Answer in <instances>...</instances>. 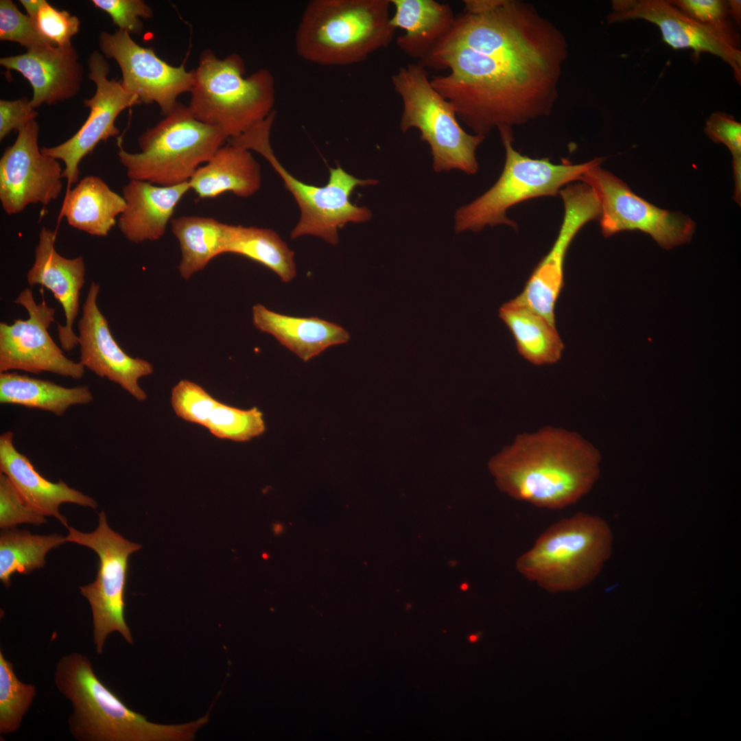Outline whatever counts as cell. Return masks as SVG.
Returning <instances> with one entry per match:
<instances>
[{
  "mask_svg": "<svg viewBox=\"0 0 741 741\" xmlns=\"http://www.w3.org/2000/svg\"><path fill=\"white\" fill-rule=\"evenodd\" d=\"M14 303L27 311L25 320L0 323V373L20 370L39 374L49 372L80 379L84 367L67 357L48 331L54 322L55 309L45 301L37 303L32 290H23Z\"/></svg>",
  "mask_w": 741,
  "mask_h": 741,
  "instance_id": "obj_13",
  "label": "cell"
},
{
  "mask_svg": "<svg viewBox=\"0 0 741 741\" xmlns=\"http://www.w3.org/2000/svg\"><path fill=\"white\" fill-rule=\"evenodd\" d=\"M88 65L89 78L96 86L94 95L84 100V106L90 108L89 117L70 139L60 145L41 148L43 154L64 162L63 178L68 187L79 180L81 161L100 141L119 134L115 123L121 112L141 104L136 95L124 89L121 80L108 79L109 65L101 53L93 51Z\"/></svg>",
  "mask_w": 741,
  "mask_h": 741,
  "instance_id": "obj_16",
  "label": "cell"
},
{
  "mask_svg": "<svg viewBox=\"0 0 741 741\" xmlns=\"http://www.w3.org/2000/svg\"><path fill=\"white\" fill-rule=\"evenodd\" d=\"M729 14H731L738 23L741 19V1L740 0H730L727 1Z\"/></svg>",
  "mask_w": 741,
  "mask_h": 741,
  "instance_id": "obj_44",
  "label": "cell"
},
{
  "mask_svg": "<svg viewBox=\"0 0 741 741\" xmlns=\"http://www.w3.org/2000/svg\"><path fill=\"white\" fill-rule=\"evenodd\" d=\"M613 536L602 518L585 513L548 528L516 561L517 572L550 591H573L591 583L613 551Z\"/></svg>",
  "mask_w": 741,
  "mask_h": 741,
  "instance_id": "obj_5",
  "label": "cell"
},
{
  "mask_svg": "<svg viewBox=\"0 0 741 741\" xmlns=\"http://www.w3.org/2000/svg\"><path fill=\"white\" fill-rule=\"evenodd\" d=\"M228 140L220 128L199 121L189 106L178 103L140 135V152L120 147L117 155L130 180L172 186L189 182Z\"/></svg>",
  "mask_w": 741,
  "mask_h": 741,
  "instance_id": "obj_8",
  "label": "cell"
},
{
  "mask_svg": "<svg viewBox=\"0 0 741 741\" xmlns=\"http://www.w3.org/2000/svg\"><path fill=\"white\" fill-rule=\"evenodd\" d=\"M100 285L93 281L82 306L78 322L80 362L97 376L117 384L137 400L147 395L139 380L153 373L148 361L125 353L113 338L108 320L97 305Z\"/></svg>",
  "mask_w": 741,
  "mask_h": 741,
  "instance_id": "obj_19",
  "label": "cell"
},
{
  "mask_svg": "<svg viewBox=\"0 0 741 741\" xmlns=\"http://www.w3.org/2000/svg\"><path fill=\"white\" fill-rule=\"evenodd\" d=\"M45 517L30 508L9 478L0 473V528L2 530L14 528L21 524L39 526L47 522Z\"/></svg>",
  "mask_w": 741,
  "mask_h": 741,
  "instance_id": "obj_39",
  "label": "cell"
},
{
  "mask_svg": "<svg viewBox=\"0 0 741 741\" xmlns=\"http://www.w3.org/2000/svg\"><path fill=\"white\" fill-rule=\"evenodd\" d=\"M0 40L18 43L27 49L54 46L40 34L35 22L11 0L0 1Z\"/></svg>",
  "mask_w": 741,
  "mask_h": 741,
  "instance_id": "obj_36",
  "label": "cell"
},
{
  "mask_svg": "<svg viewBox=\"0 0 741 741\" xmlns=\"http://www.w3.org/2000/svg\"><path fill=\"white\" fill-rule=\"evenodd\" d=\"M391 81L403 103L400 130L420 131L421 139L430 148L434 170L475 174V152L485 136L464 130L451 104L432 86L425 67L419 62L408 64L393 74Z\"/></svg>",
  "mask_w": 741,
  "mask_h": 741,
  "instance_id": "obj_10",
  "label": "cell"
},
{
  "mask_svg": "<svg viewBox=\"0 0 741 741\" xmlns=\"http://www.w3.org/2000/svg\"><path fill=\"white\" fill-rule=\"evenodd\" d=\"M224 253L252 259L271 270L285 283L296 275L294 252L270 228L227 224Z\"/></svg>",
  "mask_w": 741,
  "mask_h": 741,
  "instance_id": "obj_31",
  "label": "cell"
},
{
  "mask_svg": "<svg viewBox=\"0 0 741 741\" xmlns=\"http://www.w3.org/2000/svg\"><path fill=\"white\" fill-rule=\"evenodd\" d=\"M39 126L33 120L18 131L14 143L0 159V201L4 211L14 215L29 204L47 205L62 188L63 170L58 160L39 149Z\"/></svg>",
  "mask_w": 741,
  "mask_h": 741,
  "instance_id": "obj_17",
  "label": "cell"
},
{
  "mask_svg": "<svg viewBox=\"0 0 741 741\" xmlns=\"http://www.w3.org/2000/svg\"><path fill=\"white\" fill-rule=\"evenodd\" d=\"M36 695V686L21 681L0 651V733L16 731Z\"/></svg>",
  "mask_w": 741,
  "mask_h": 741,
  "instance_id": "obj_33",
  "label": "cell"
},
{
  "mask_svg": "<svg viewBox=\"0 0 741 741\" xmlns=\"http://www.w3.org/2000/svg\"><path fill=\"white\" fill-rule=\"evenodd\" d=\"M580 180L596 193L601 209L602 233L609 237L622 231L648 234L661 247L669 249L689 242L694 222L682 213L660 209L633 193L619 178L600 167L587 170Z\"/></svg>",
  "mask_w": 741,
  "mask_h": 741,
  "instance_id": "obj_12",
  "label": "cell"
},
{
  "mask_svg": "<svg viewBox=\"0 0 741 741\" xmlns=\"http://www.w3.org/2000/svg\"><path fill=\"white\" fill-rule=\"evenodd\" d=\"M242 57L217 58L209 49L200 54L191 89L189 108L199 121L220 128L228 139L240 136L274 112L272 74L261 69L244 78Z\"/></svg>",
  "mask_w": 741,
  "mask_h": 741,
  "instance_id": "obj_6",
  "label": "cell"
},
{
  "mask_svg": "<svg viewBox=\"0 0 741 741\" xmlns=\"http://www.w3.org/2000/svg\"><path fill=\"white\" fill-rule=\"evenodd\" d=\"M93 400L87 386L67 388L54 381L19 374L0 373V403L15 404L62 416L69 408Z\"/></svg>",
  "mask_w": 741,
  "mask_h": 741,
  "instance_id": "obj_29",
  "label": "cell"
},
{
  "mask_svg": "<svg viewBox=\"0 0 741 741\" xmlns=\"http://www.w3.org/2000/svg\"><path fill=\"white\" fill-rule=\"evenodd\" d=\"M56 238V232L46 227L40 229L27 281L30 286L40 285L50 290L62 305L65 324H58V337L63 350L71 351L78 345L73 325L79 311L86 266L81 256L69 259L60 255L55 248Z\"/></svg>",
  "mask_w": 741,
  "mask_h": 741,
  "instance_id": "obj_20",
  "label": "cell"
},
{
  "mask_svg": "<svg viewBox=\"0 0 741 741\" xmlns=\"http://www.w3.org/2000/svg\"><path fill=\"white\" fill-rule=\"evenodd\" d=\"M390 0H312L295 34V48L304 60L325 66L359 63L388 47L396 28Z\"/></svg>",
  "mask_w": 741,
  "mask_h": 741,
  "instance_id": "obj_4",
  "label": "cell"
},
{
  "mask_svg": "<svg viewBox=\"0 0 741 741\" xmlns=\"http://www.w3.org/2000/svg\"><path fill=\"white\" fill-rule=\"evenodd\" d=\"M600 460L598 450L578 433L548 426L517 434L488 466L501 491L554 510L589 492L599 478Z\"/></svg>",
  "mask_w": 741,
  "mask_h": 741,
  "instance_id": "obj_2",
  "label": "cell"
},
{
  "mask_svg": "<svg viewBox=\"0 0 741 741\" xmlns=\"http://www.w3.org/2000/svg\"><path fill=\"white\" fill-rule=\"evenodd\" d=\"M126 208L122 196L99 177L87 176L69 189L60 216L72 227L94 236H106Z\"/></svg>",
  "mask_w": 741,
  "mask_h": 741,
  "instance_id": "obj_27",
  "label": "cell"
},
{
  "mask_svg": "<svg viewBox=\"0 0 741 741\" xmlns=\"http://www.w3.org/2000/svg\"><path fill=\"white\" fill-rule=\"evenodd\" d=\"M477 639L478 637L476 635H473L469 637V640L472 642H475Z\"/></svg>",
  "mask_w": 741,
  "mask_h": 741,
  "instance_id": "obj_45",
  "label": "cell"
},
{
  "mask_svg": "<svg viewBox=\"0 0 741 741\" xmlns=\"http://www.w3.org/2000/svg\"><path fill=\"white\" fill-rule=\"evenodd\" d=\"M57 690L72 704L69 731L79 741H187L209 721V714L180 725L148 721L130 709L95 674L89 658L71 652L58 661Z\"/></svg>",
  "mask_w": 741,
  "mask_h": 741,
  "instance_id": "obj_3",
  "label": "cell"
},
{
  "mask_svg": "<svg viewBox=\"0 0 741 741\" xmlns=\"http://www.w3.org/2000/svg\"><path fill=\"white\" fill-rule=\"evenodd\" d=\"M93 5L108 13L119 30L139 35L143 30L140 18L150 19L152 8L143 0H93Z\"/></svg>",
  "mask_w": 741,
  "mask_h": 741,
  "instance_id": "obj_40",
  "label": "cell"
},
{
  "mask_svg": "<svg viewBox=\"0 0 741 741\" xmlns=\"http://www.w3.org/2000/svg\"><path fill=\"white\" fill-rule=\"evenodd\" d=\"M610 23L642 19L655 24L663 40L674 49H691L696 58L702 53L718 56L741 82V51L738 34L729 23H701L671 4L669 0H614Z\"/></svg>",
  "mask_w": 741,
  "mask_h": 741,
  "instance_id": "obj_14",
  "label": "cell"
},
{
  "mask_svg": "<svg viewBox=\"0 0 741 741\" xmlns=\"http://www.w3.org/2000/svg\"><path fill=\"white\" fill-rule=\"evenodd\" d=\"M67 542L59 534H33L27 530L4 529L0 534V580L5 587L15 573L27 574L43 567L45 556Z\"/></svg>",
  "mask_w": 741,
  "mask_h": 741,
  "instance_id": "obj_32",
  "label": "cell"
},
{
  "mask_svg": "<svg viewBox=\"0 0 741 741\" xmlns=\"http://www.w3.org/2000/svg\"><path fill=\"white\" fill-rule=\"evenodd\" d=\"M221 439L246 442L266 430L263 413L256 407L242 410L217 402L205 427Z\"/></svg>",
  "mask_w": 741,
  "mask_h": 741,
  "instance_id": "obj_34",
  "label": "cell"
},
{
  "mask_svg": "<svg viewBox=\"0 0 741 741\" xmlns=\"http://www.w3.org/2000/svg\"><path fill=\"white\" fill-rule=\"evenodd\" d=\"M37 116V112L27 97L0 100V140L12 131H19Z\"/></svg>",
  "mask_w": 741,
  "mask_h": 741,
  "instance_id": "obj_42",
  "label": "cell"
},
{
  "mask_svg": "<svg viewBox=\"0 0 741 741\" xmlns=\"http://www.w3.org/2000/svg\"><path fill=\"white\" fill-rule=\"evenodd\" d=\"M67 541L92 549L99 559L95 580L80 587L88 600L93 615V643L98 655L103 654L108 637L119 633L129 644L133 639L125 620V589L130 555L141 548L114 531L104 511L99 513L97 528L82 532L69 526Z\"/></svg>",
  "mask_w": 741,
  "mask_h": 741,
  "instance_id": "obj_11",
  "label": "cell"
},
{
  "mask_svg": "<svg viewBox=\"0 0 741 741\" xmlns=\"http://www.w3.org/2000/svg\"><path fill=\"white\" fill-rule=\"evenodd\" d=\"M449 34L419 62L475 134L550 113L567 58L561 32L528 3L465 0Z\"/></svg>",
  "mask_w": 741,
  "mask_h": 741,
  "instance_id": "obj_1",
  "label": "cell"
},
{
  "mask_svg": "<svg viewBox=\"0 0 741 741\" xmlns=\"http://www.w3.org/2000/svg\"><path fill=\"white\" fill-rule=\"evenodd\" d=\"M499 316L511 331L519 353L534 365L560 360L564 344L554 325L515 298L499 309Z\"/></svg>",
  "mask_w": 741,
  "mask_h": 741,
  "instance_id": "obj_28",
  "label": "cell"
},
{
  "mask_svg": "<svg viewBox=\"0 0 741 741\" xmlns=\"http://www.w3.org/2000/svg\"><path fill=\"white\" fill-rule=\"evenodd\" d=\"M0 64L19 72L30 82L34 108L75 96L82 80V67L72 45L34 47L23 54L1 58Z\"/></svg>",
  "mask_w": 741,
  "mask_h": 741,
  "instance_id": "obj_21",
  "label": "cell"
},
{
  "mask_svg": "<svg viewBox=\"0 0 741 741\" xmlns=\"http://www.w3.org/2000/svg\"><path fill=\"white\" fill-rule=\"evenodd\" d=\"M99 46L104 55L115 60L119 66L124 89L136 95L141 103H156L165 117L176 108L179 95L191 91L193 70L187 71L184 64H169L153 48L136 43L127 32H102Z\"/></svg>",
  "mask_w": 741,
  "mask_h": 741,
  "instance_id": "obj_15",
  "label": "cell"
},
{
  "mask_svg": "<svg viewBox=\"0 0 741 741\" xmlns=\"http://www.w3.org/2000/svg\"><path fill=\"white\" fill-rule=\"evenodd\" d=\"M511 129L499 130L506 152L499 178L482 196L456 210V233L478 232L486 226L498 224L517 228V223L506 215L509 208L530 198L556 196L565 185L580 180L587 170L604 160L598 157L580 164L567 161L554 164L548 158H532L514 149Z\"/></svg>",
  "mask_w": 741,
  "mask_h": 741,
  "instance_id": "obj_9",
  "label": "cell"
},
{
  "mask_svg": "<svg viewBox=\"0 0 741 741\" xmlns=\"http://www.w3.org/2000/svg\"><path fill=\"white\" fill-rule=\"evenodd\" d=\"M11 431L0 436V471L4 473L23 500L32 510L44 516H53L68 528L65 516L59 510L63 503H73L95 509L97 502L60 480L54 483L43 477L30 460L17 451Z\"/></svg>",
  "mask_w": 741,
  "mask_h": 741,
  "instance_id": "obj_22",
  "label": "cell"
},
{
  "mask_svg": "<svg viewBox=\"0 0 741 741\" xmlns=\"http://www.w3.org/2000/svg\"><path fill=\"white\" fill-rule=\"evenodd\" d=\"M170 223L180 245L182 258L178 271L184 279H189L214 257L224 253L227 224L196 215L172 218Z\"/></svg>",
  "mask_w": 741,
  "mask_h": 741,
  "instance_id": "obj_30",
  "label": "cell"
},
{
  "mask_svg": "<svg viewBox=\"0 0 741 741\" xmlns=\"http://www.w3.org/2000/svg\"><path fill=\"white\" fill-rule=\"evenodd\" d=\"M189 183L200 198L225 192L248 198L260 189L261 168L250 150L228 142L197 169Z\"/></svg>",
  "mask_w": 741,
  "mask_h": 741,
  "instance_id": "obj_26",
  "label": "cell"
},
{
  "mask_svg": "<svg viewBox=\"0 0 741 741\" xmlns=\"http://www.w3.org/2000/svg\"><path fill=\"white\" fill-rule=\"evenodd\" d=\"M40 34L52 45H71V39L79 32L80 20L65 10H59L44 1L35 19Z\"/></svg>",
  "mask_w": 741,
  "mask_h": 741,
  "instance_id": "obj_38",
  "label": "cell"
},
{
  "mask_svg": "<svg viewBox=\"0 0 741 741\" xmlns=\"http://www.w3.org/2000/svg\"><path fill=\"white\" fill-rule=\"evenodd\" d=\"M190 189L189 182L161 186L130 180L123 188L126 208L117 223L121 233L136 244L158 240L173 218L177 204Z\"/></svg>",
  "mask_w": 741,
  "mask_h": 741,
  "instance_id": "obj_23",
  "label": "cell"
},
{
  "mask_svg": "<svg viewBox=\"0 0 741 741\" xmlns=\"http://www.w3.org/2000/svg\"><path fill=\"white\" fill-rule=\"evenodd\" d=\"M252 322L257 329L272 335L304 361L330 346L346 343L350 338L349 332L337 324L318 317L278 314L261 304L252 307Z\"/></svg>",
  "mask_w": 741,
  "mask_h": 741,
  "instance_id": "obj_24",
  "label": "cell"
},
{
  "mask_svg": "<svg viewBox=\"0 0 741 741\" xmlns=\"http://www.w3.org/2000/svg\"><path fill=\"white\" fill-rule=\"evenodd\" d=\"M274 111L229 143L261 154L281 178L284 187L292 195L300 209V218L290 233L292 239L312 235L336 245L338 230L348 223H363L372 217L370 209L351 202L357 187L377 185L374 178L360 179L346 172L339 164L329 168L327 183L322 187L305 183L293 176L279 161L270 144V131L275 119Z\"/></svg>",
  "mask_w": 741,
  "mask_h": 741,
  "instance_id": "obj_7",
  "label": "cell"
},
{
  "mask_svg": "<svg viewBox=\"0 0 741 741\" xmlns=\"http://www.w3.org/2000/svg\"><path fill=\"white\" fill-rule=\"evenodd\" d=\"M705 132L713 141L725 145L731 153L735 182L733 198L740 204L741 124L727 114L714 113L707 119Z\"/></svg>",
  "mask_w": 741,
  "mask_h": 741,
  "instance_id": "obj_37",
  "label": "cell"
},
{
  "mask_svg": "<svg viewBox=\"0 0 741 741\" xmlns=\"http://www.w3.org/2000/svg\"><path fill=\"white\" fill-rule=\"evenodd\" d=\"M395 13L391 24L404 30L397 38L408 56L424 60L451 31L456 19L451 7L435 0H390Z\"/></svg>",
  "mask_w": 741,
  "mask_h": 741,
  "instance_id": "obj_25",
  "label": "cell"
},
{
  "mask_svg": "<svg viewBox=\"0 0 741 741\" xmlns=\"http://www.w3.org/2000/svg\"><path fill=\"white\" fill-rule=\"evenodd\" d=\"M45 0H20L27 15L35 22L36 16Z\"/></svg>",
  "mask_w": 741,
  "mask_h": 741,
  "instance_id": "obj_43",
  "label": "cell"
},
{
  "mask_svg": "<svg viewBox=\"0 0 741 741\" xmlns=\"http://www.w3.org/2000/svg\"><path fill=\"white\" fill-rule=\"evenodd\" d=\"M559 194L564 204V217L558 236L515 299L537 312L555 325L554 309L563 286L564 262L576 235L589 221L599 220L601 209L593 190L586 183H570Z\"/></svg>",
  "mask_w": 741,
  "mask_h": 741,
  "instance_id": "obj_18",
  "label": "cell"
},
{
  "mask_svg": "<svg viewBox=\"0 0 741 741\" xmlns=\"http://www.w3.org/2000/svg\"><path fill=\"white\" fill-rule=\"evenodd\" d=\"M694 20L707 25L729 23L727 1L721 0H669Z\"/></svg>",
  "mask_w": 741,
  "mask_h": 741,
  "instance_id": "obj_41",
  "label": "cell"
},
{
  "mask_svg": "<svg viewBox=\"0 0 741 741\" xmlns=\"http://www.w3.org/2000/svg\"><path fill=\"white\" fill-rule=\"evenodd\" d=\"M217 402L202 387L187 379L180 381L172 390L171 403L175 414L204 427Z\"/></svg>",
  "mask_w": 741,
  "mask_h": 741,
  "instance_id": "obj_35",
  "label": "cell"
}]
</instances>
